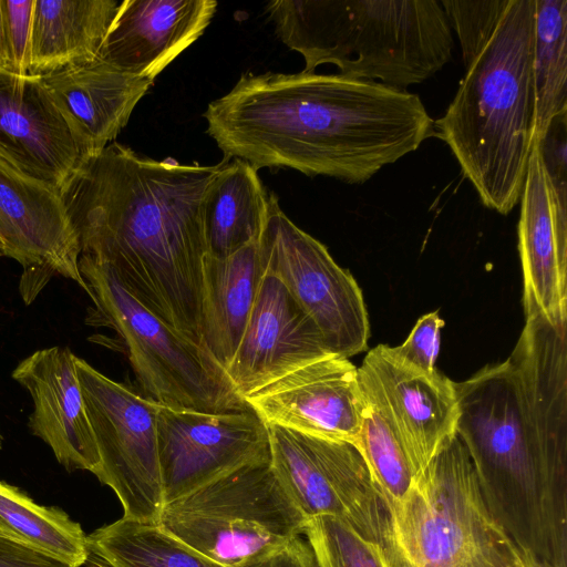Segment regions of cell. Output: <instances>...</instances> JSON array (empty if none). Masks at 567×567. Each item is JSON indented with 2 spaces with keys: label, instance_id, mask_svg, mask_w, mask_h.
Listing matches in <instances>:
<instances>
[{
  "label": "cell",
  "instance_id": "17",
  "mask_svg": "<svg viewBox=\"0 0 567 567\" xmlns=\"http://www.w3.org/2000/svg\"><path fill=\"white\" fill-rule=\"evenodd\" d=\"M518 252L525 318L567 327V208L560 206L534 138L519 198Z\"/></svg>",
  "mask_w": 567,
  "mask_h": 567
},
{
  "label": "cell",
  "instance_id": "26",
  "mask_svg": "<svg viewBox=\"0 0 567 567\" xmlns=\"http://www.w3.org/2000/svg\"><path fill=\"white\" fill-rule=\"evenodd\" d=\"M534 138L567 113V0H534Z\"/></svg>",
  "mask_w": 567,
  "mask_h": 567
},
{
  "label": "cell",
  "instance_id": "10",
  "mask_svg": "<svg viewBox=\"0 0 567 567\" xmlns=\"http://www.w3.org/2000/svg\"><path fill=\"white\" fill-rule=\"evenodd\" d=\"M259 245L262 271L285 286L331 353L349 359L368 348L370 323L355 279L288 218L274 194Z\"/></svg>",
  "mask_w": 567,
  "mask_h": 567
},
{
  "label": "cell",
  "instance_id": "31",
  "mask_svg": "<svg viewBox=\"0 0 567 567\" xmlns=\"http://www.w3.org/2000/svg\"><path fill=\"white\" fill-rule=\"evenodd\" d=\"M11 73L29 75L34 0H0Z\"/></svg>",
  "mask_w": 567,
  "mask_h": 567
},
{
  "label": "cell",
  "instance_id": "19",
  "mask_svg": "<svg viewBox=\"0 0 567 567\" xmlns=\"http://www.w3.org/2000/svg\"><path fill=\"white\" fill-rule=\"evenodd\" d=\"M0 158L60 188L84 159L38 76L0 70Z\"/></svg>",
  "mask_w": 567,
  "mask_h": 567
},
{
  "label": "cell",
  "instance_id": "24",
  "mask_svg": "<svg viewBox=\"0 0 567 567\" xmlns=\"http://www.w3.org/2000/svg\"><path fill=\"white\" fill-rule=\"evenodd\" d=\"M270 206L257 169L240 158L226 157L204 197V223L210 256H227L260 241Z\"/></svg>",
  "mask_w": 567,
  "mask_h": 567
},
{
  "label": "cell",
  "instance_id": "32",
  "mask_svg": "<svg viewBox=\"0 0 567 567\" xmlns=\"http://www.w3.org/2000/svg\"><path fill=\"white\" fill-rule=\"evenodd\" d=\"M444 324L437 311L422 316L406 340L399 347H391L393 354L424 373L436 372L435 362L440 350L441 329Z\"/></svg>",
  "mask_w": 567,
  "mask_h": 567
},
{
  "label": "cell",
  "instance_id": "15",
  "mask_svg": "<svg viewBox=\"0 0 567 567\" xmlns=\"http://www.w3.org/2000/svg\"><path fill=\"white\" fill-rule=\"evenodd\" d=\"M244 402L267 425L358 447L364 400L358 368L331 354L249 393Z\"/></svg>",
  "mask_w": 567,
  "mask_h": 567
},
{
  "label": "cell",
  "instance_id": "8",
  "mask_svg": "<svg viewBox=\"0 0 567 567\" xmlns=\"http://www.w3.org/2000/svg\"><path fill=\"white\" fill-rule=\"evenodd\" d=\"M307 520L269 458L165 504L156 524L215 563L243 567L303 535Z\"/></svg>",
  "mask_w": 567,
  "mask_h": 567
},
{
  "label": "cell",
  "instance_id": "14",
  "mask_svg": "<svg viewBox=\"0 0 567 567\" xmlns=\"http://www.w3.org/2000/svg\"><path fill=\"white\" fill-rule=\"evenodd\" d=\"M358 378L362 395L392 425L416 478L456 435L454 382L439 371L424 373L404 363L386 344L367 353Z\"/></svg>",
  "mask_w": 567,
  "mask_h": 567
},
{
  "label": "cell",
  "instance_id": "20",
  "mask_svg": "<svg viewBox=\"0 0 567 567\" xmlns=\"http://www.w3.org/2000/svg\"><path fill=\"white\" fill-rule=\"evenodd\" d=\"M214 0H124L99 59L135 76L155 78L210 23Z\"/></svg>",
  "mask_w": 567,
  "mask_h": 567
},
{
  "label": "cell",
  "instance_id": "35",
  "mask_svg": "<svg viewBox=\"0 0 567 567\" xmlns=\"http://www.w3.org/2000/svg\"><path fill=\"white\" fill-rule=\"evenodd\" d=\"M0 567H71L33 547L0 536Z\"/></svg>",
  "mask_w": 567,
  "mask_h": 567
},
{
  "label": "cell",
  "instance_id": "5",
  "mask_svg": "<svg viewBox=\"0 0 567 567\" xmlns=\"http://www.w3.org/2000/svg\"><path fill=\"white\" fill-rule=\"evenodd\" d=\"M266 12L307 73L333 64L344 76L406 90L452 59V29L437 0H277Z\"/></svg>",
  "mask_w": 567,
  "mask_h": 567
},
{
  "label": "cell",
  "instance_id": "23",
  "mask_svg": "<svg viewBox=\"0 0 567 567\" xmlns=\"http://www.w3.org/2000/svg\"><path fill=\"white\" fill-rule=\"evenodd\" d=\"M116 0H34L29 75L96 61L117 13Z\"/></svg>",
  "mask_w": 567,
  "mask_h": 567
},
{
  "label": "cell",
  "instance_id": "27",
  "mask_svg": "<svg viewBox=\"0 0 567 567\" xmlns=\"http://www.w3.org/2000/svg\"><path fill=\"white\" fill-rule=\"evenodd\" d=\"M90 553L107 567H224L156 523L120 518L87 536Z\"/></svg>",
  "mask_w": 567,
  "mask_h": 567
},
{
  "label": "cell",
  "instance_id": "7",
  "mask_svg": "<svg viewBox=\"0 0 567 567\" xmlns=\"http://www.w3.org/2000/svg\"><path fill=\"white\" fill-rule=\"evenodd\" d=\"M79 269L94 303L90 318L120 336L144 396L198 412L248 409L209 353L146 309L107 266L80 256Z\"/></svg>",
  "mask_w": 567,
  "mask_h": 567
},
{
  "label": "cell",
  "instance_id": "18",
  "mask_svg": "<svg viewBox=\"0 0 567 567\" xmlns=\"http://www.w3.org/2000/svg\"><path fill=\"white\" fill-rule=\"evenodd\" d=\"M75 359L64 347L40 349L24 358L11 377L32 399L31 433L49 445L66 471L95 475L101 460Z\"/></svg>",
  "mask_w": 567,
  "mask_h": 567
},
{
  "label": "cell",
  "instance_id": "16",
  "mask_svg": "<svg viewBox=\"0 0 567 567\" xmlns=\"http://www.w3.org/2000/svg\"><path fill=\"white\" fill-rule=\"evenodd\" d=\"M331 354L312 320L285 286L262 271L243 338L225 373L244 400L285 374Z\"/></svg>",
  "mask_w": 567,
  "mask_h": 567
},
{
  "label": "cell",
  "instance_id": "9",
  "mask_svg": "<svg viewBox=\"0 0 567 567\" xmlns=\"http://www.w3.org/2000/svg\"><path fill=\"white\" fill-rule=\"evenodd\" d=\"M78 374L100 454L95 476L113 489L123 517L157 523L164 506L156 402L76 357Z\"/></svg>",
  "mask_w": 567,
  "mask_h": 567
},
{
  "label": "cell",
  "instance_id": "1",
  "mask_svg": "<svg viewBox=\"0 0 567 567\" xmlns=\"http://www.w3.org/2000/svg\"><path fill=\"white\" fill-rule=\"evenodd\" d=\"M525 319L506 361L454 382L456 434L519 553L567 567V327Z\"/></svg>",
  "mask_w": 567,
  "mask_h": 567
},
{
  "label": "cell",
  "instance_id": "2",
  "mask_svg": "<svg viewBox=\"0 0 567 567\" xmlns=\"http://www.w3.org/2000/svg\"><path fill=\"white\" fill-rule=\"evenodd\" d=\"M217 169L112 142L61 188L80 256L107 266L146 309L200 346L204 197Z\"/></svg>",
  "mask_w": 567,
  "mask_h": 567
},
{
  "label": "cell",
  "instance_id": "41",
  "mask_svg": "<svg viewBox=\"0 0 567 567\" xmlns=\"http://www.w3.org/2000/svg\"><path fill=\"white\" fill-rule=\"evenodd\" d=\"M471 567H488V566H471Z\"/></svg>",
  "mask_w": 567,
  "mask_h": 567
},
{
  "label": "cell",
  "instance_id": "34",
  "mask_svg": "<svg viewBox=\"0 0 567 567\" xmlns=\"http://www.w3.org/2000/svg\"><path fill=\"white\" fill-rule=\"evenodd\" d=\"M243 567H317V564L307 539L300 535Z\"/></svg>",
  "mask_w": 567,
  "mask_h": 567
},
{
  "label": "cell",
  "instance_id": "42",
  "mask_svg": "<svg viewBox=\"0 0 567 567\" xmlns=\"http://www.w3.org/2000/svg\"><path fill=\"white\" fill-rule=\"evenodd\" d=\"M0 257H1V252H0Z\"/></svg>",
  "mask_w": 567,
  "mask_h": 567
},
{
  "label": "cell",
  "instance_id": "12",
  "mask_svg": "<svg viewBox=\"0 0 567 567\" xmlns=\"http://www.w3.org/2000/svg\"><path fill=\"white\" fill-rule=\"evenodd\" d=\"M157 447L164 505L270 458L268 425L249 408L208 413L158 405Z\"/></svg>",
  "mask_w": 567,
  "mask_h": 567
},
{
  "label": "cell",
  "instance_id": "37",
  "mask_svg": "<svg viewBox=\"0 0 567 567\" xmlns=\"http://www.w3.org/2000/svg\"><path fill=\"white\" fill-rule=\"evenodd\" d=\"M517 567H547V566L540 564L539 561H537L533 558L524 557L522 555V558H520Z\"/></svg>",
  "mask_w": 567,
  "mask_h": 567
},
{
  "label": "cell",
  "instance_id": "38",
  "mask_svg": "<svg viewBox=\"0 0 567 567\" xmlns=\"http://www.w3.org/2000/svg\"><path fill=\"white\" fill-rule=\"evenodd\" d=\"M87 561H90V567H107L105 564H103L99 558H96L92 554L90 555Z\"/></svg>",
  "mask_w": 567,
  "mask_h": 567
},
{
  "label": "cell",
  "instance_id": "11",
  "mask_svg": "<svg viewBox=\"0 0 567 567\" xmlns=\"http://www.w3.org/2000/svg\"><path fill=\"white\" fill-rule=\"evenodd\" d=\"M268 430L271 467L302 514L338 517L382 547L388 511L360 450L277 425Z\"/></svg>",
  "mask_w": 567,
  "mask_h": 567
},
{
  "label": "cell",
  "instance_id": "30",
  "mask_svg": "<svg viewBox=\"0 0 567 567\" xmlns=\"http://www.w3.org/2000/svg\"><path fill=\"white\" fill-rule=\"evenodd\" d=\"M507 0H441L451 29L460 40L466 65L491 35Z\"/></svg>",
  "mask_w": 567,
  "mask_h": 567
},
{
  "label": "cell",
  "instance_id": "29",
  "mask_svg": "<svg viewBox=\"0 0 567 567\" xmlns=\"http://www.w3.org/2000/svg\"><path fill=\"white\" fill-rule=\"evenodd\" d=\"M303 537L317 567H390L380 544L368 540L338 517L308 518Z\"/></svg>",
  "mask_w": 567,
  "mask_h": 567
},
{
  "label": "cell",
  "instance_id": "28",
  "mask_svg": "<svg viewBox=\"0 0 567 567\" xmlns=\"http://www.w3.org/2000/svg\"><path fill=\"white\" fill-rule=\"evenodd\" d=\"M358 449L364 457L385 508L402 503L415 476L392 425L364 396Z\"/></svg>",
  "mask_w": 567,
  "mask_h": 567
},
{
  "label": "cell",
  "instance_id": "33",
  "mask_svg": "<svg viewBox=\"0 0 567 567\" xmlns=\"http://www.w3.org/2000/svg\"><path fill=\"white\" fill-rule=\"evenodd\" d=\"M567 113L557 116L539 141L543 162L561 207L567 208Z\"/></svg>",
  "mask_w": 567,
  "mask_h": 567
},
{
  "label": "cell",
  "instance_id": "40",
  "mask_svg": "<svg viewBox=\"0 0 567 567\" xmlns=\"http://www.w3.org/2000/svg\"><path fill=\"white\" fill-rule=\"evenodd\" d=\"M2 447V435L0 434V449Z\"/></svg>",
  "mask_w": 567,
  "mask_h": 567
},
{
  "label": "cell",
  "instance_id": "6",
  "mask_svg": "<svg viewBox=\"0 0 567 567\" xmlns=\"http://www.w3.org/2000/svg\"><path fill=\"white\" fill-rule=\"evenodd\" d=\"M386 511L390 567H517L522 558L489 514L457 434Z\"/></svg>",
  "mask_w": 567,
  "mask_h": 567
},
{
  "label": "cell",
  "instance_id": "4",
  "mask_svg": "<svg viewBox=\"0 0 567 567\" xmlns=\"http://www.w3.org/2000/svg\"><path fill=\"white\" fill-rule=\"evenodd\" d=\"M534 0H507L434 121V135L447 144L483 205L502 215L519 203L534 142Z\"/></svg>",
  "mask_w": 567,
  "mask_h": 567
},
{
  "label": "cell",
  "instance_id": "22",
  "mask_svg": "<svg viewBox=\"0 0 567 567\" xmlns=\"http://www.w3.org/2000/svg\"><path fill=\"white\" fill-rule=\"evenodd\" d=\"M260 241L227 256L207 255L203 270L202 346L225 371L247 326L262 274Z\"/></svg>",
  "mask_w": 567,
  "mask_h": 567
},
{
  "label": "cell",
  "instance_id": "25",
  "mask_svg": "<svg viewBox=\"0 0 567 567\" xmlns=\"http://www.w3.org/2000/svg\"><path fill=\"white\" fill-rule=\"evenodd\" d=\"M0 527L12 538L71 567L91 555L81 525L58 507L33 502L18 487L0 481Z\"/></svg>",
  "mask_w": 567,
  "mask_h": 567
},
{
  "label": "cell",
  "instance_id": "3",
  "mask_svg": "<svg viewBox=\"0 0 567 567\" xmlns=\"http://www.w3.org/2000/svg\"><path fill=\"white\" fill-rule=\"evenodd\" d=\"M204 117L226 157L350 184L434 136L417 94L339 73H248Z\"/></svg>",
  "mask_w": 567,
  "mask_h": 567
},
{
  "label": "cell",
  "instance_id": "13",
  "mask_svg": "<svg viewBox=\"0 0 567 567\" xmlns=\"http://www.w3.org/2000/svg\"><path fill=\"white\" fill-rule=\"evenodd\" d=\"M0 252L21 265L19 290L27 306L55 276L75 281L89 295L79 269L78 236L61 188L1 158Z\"/></svg>",
  "mask_w": 567,
  "mask_h": 567
},
{
  "label": "cell",
  "instance_id": "39",
  "mask_svg": "<svg viewBox=\"0 0 567 567\" xmlns=\"http://www.w3.org/2000/svg\"><path fill=\"white\" fill-rule=\"evenodd\" d=\"M0 536L12 538L3 528L0 527ZM14 539V538H13Z\"/></svg>",
  "mask_w": 567,
  "mask_h": 567
},
{
  "label": "cell",
  "instance_id": "21",
  "mask_svg": "<svg viewBox=\"0 0 567 567\" xmlns=\"http://www.w3.org/2000/svg\"><path fill=\"white\" fill-rule=\"evenodd\" d=\"M40 80L84 158L99 154L116 138L154 84L100 59Z\"/></svg>",
  "mask_w": 567,
  "mask_h": 567
},
{
  "label": "cell",
  "instance_id": "36",
  "mask_svg": "<svg viewBox=\"0 0 567 567\" xmlns=\"http://www.w3.org/2000/svg\"><path fill=\"white\" fill-rule=\"evenodd\" d=\"M0 70H6L11 72V64L6 42L4 29H3V18L2 10L0 4Z\"/></svg>",
  "mask_w": 567,
  "mask_h": 567
}]
</instances>
